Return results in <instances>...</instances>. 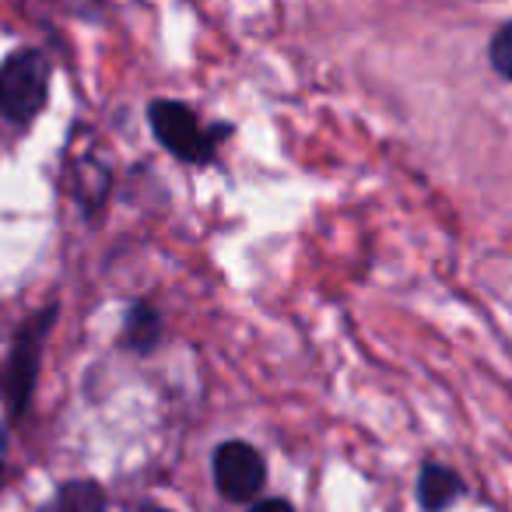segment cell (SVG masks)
<instances>
[{
    "mask_svg": "<svg viewBox=\"0 0 512 512\" xmlns=\"http://www.w3.org/2000/svg\"><path fill=\"white\" fill-rule=\"evenodd\" d=\"M53 320H57V306H46L43 313H36L29 323H22L8 358L0 365V400H4V411H8L11 421L22 418L32 400L36 376H39V358H43V344H46V334H50Z\"/></svg>",
    "mask_w": 512,
    "mask_h": 512,
    "instance_id": "obj_1",
    "label": "cell"
},
{
    "mask_svg": "<svg viewBox=\"0 0 512 512\" xmlns=\"http://www.w3.org/2000/svg\"><path fill=\"white\" fill-rule=\"evenodd\" d=\"M50 60L39 50H18L0 64V116L11 123H32L46 106Z\"/></svg>",
    "mask_w": 512,
    "mask_h": 512,
    "instance_id": "obj_2",
    "label": "cell"
},
{
    "mask_svg": "<svg viewBox=\"0 0 512 512\" xmlns=\"http://www.w3.org/2000/svg\"><path fill=\"white\" fill-rule=\"evenodd\" d=\"M148 123H151V130H155L158 141H162V148L172 151V155L183 158V162H190V165L214 162V151H218V141H221L218 134H225V127L207 130L186 102H172V99L151 102Z\"/></svg>",
    "mask_w": 512,
    "mask_h": 512,
    "instance_id": "obj_3",
    "label": "cell"
},
{
    "mask_svg": "<svg viewBox=\"0 0 512 512\" xmlns=\"http://www.w3.org/2000/svg\"><path fill=\"white\" fill-rule=\"evenodd\" d=\"M214 484H218V491L228 498V502H249V498L260 495V488H264L267 481V463L264 456L256 453L249 442H221L218 449H214Z\"/></svg>",
    "mask_w": 512,
    "mask_h": 512,
    "instance_id": "obj_4",
    "label": "cell"
},
{
    "mask_svg": "<svg viewBox=\"0 0 512 512\" xmlns=\"http://www.w3.org/2000/svg\"><path fill=\"white\" fill-rule=\"evenodd\" d=\"M463 495V481L442 463H425L418 477V502L425 512H446Z\"/></svg>",
    "mask_w": 512,
    "mask_h": 512,
    "instance_id": "obj_5",
    "label": "cell"
},
{
    "mask_svg": "<svg viewBox=\"0 0 512 512\" xmlns=\"http://www.w3.org/2000/svg\"><path fill=\"white\" fill-rule=\"evenodd\" d=\"M162 341V320L151 306H130L127 309V320H123V344L130 351H151L155 344Z\"/></svg>",
    "mask_w": 512,
    "mask_h": 512,
    "instance_id": "obj_6",
    "label": "cell"
},
{
    "mask_svg": "<svg viewBox=\"0 0 512 512\" xmlns=\"http://www.w3.org/2000/svg\"><path fill=\"white\" fill-rule=\"evenodd\" d=\"M50 512H106V495L95 481H71L57 491Z\"/></svg>",
    "mask_w": 512,
    "mask_h": 512,
    "instance_id": "obj_7",
    "label": "cell"
},
{
    "mask_svg": "<svg viewBox=\"0 0 512 512\" xmlns=\"http://www.w3.org/2000/svg\"><path fill=\"white\" fill-rule=\"evenodd\" d=\"M488 60L505 81H512V22H505L502 29L491 36L488 46Z\"/></svg>",
    "mask_w": 512,
    "mask_h": 512,
    "instance_id": "obj_8",
    "label": "cell"
},
{
    "mask_svg": "<svg viewBox=\"0 0 512 512\" xmlns=\"http://www.w3.org/2000/svg\"><path fill=\"white\" fill-rule=\"evenodd\" d=\"M249 512H295L292 502H285V498H264V502H256Z\"/></svg>",
    "mask_w": 512,
    "mask_h": 512,
    "instance_id": "obj_9",
    "label": "cell"
},
{
    "mask_svg": "<svg viewBox=\"0 0 512 512\" xmlns=\"http://www.w3.org/2000/svg\"><path fill=\"white\" fill-rule=\"evenodd\" d=\"M137 512H172V509H162V505H141Z\"/></svg>",
    "mask_w": 512,
    "mask_h": 512,
    "instance_id": "obj_10",
    "label": "cell"
},
{
    "mask_svg": "<svg viewBox=\"0 0 512 512\" xmlns=\"http://www.w3.org/2000/svg\"><path fill=\"white\" fill-rule=\"evenodd\" d=\"M0 474H4V463H0Z\"/></svg>",
    "mask_w": 512,
    "mask_h": 512,
    "instance_id": "obj_11",
    "label": "cell"
}]
</instances>
